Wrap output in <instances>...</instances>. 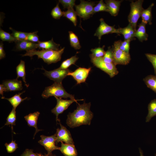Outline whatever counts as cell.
I'll use <instances>...</instances> for the list:
<instances>
[{
    "label": "cell",
    "instance_id": "obj_1",
    "mask_svg": "<svg viewBox=\"0 0 156 156\" xmlns=\"http://www.w3.org/2000/svg\"><path fill=\"white\" fill-rule=\"evenodd\" d=\"M77 103L76 109L67 115L66 123L72 128L82 125H90L93 116V114L90 110V103H87L84 102L82 104Z\"/></svg>",
    "mask_w": 156,
    "mask_h": 156
},
{
    "label": "cell",
    "instance_id": "obj_2",
    "mask_svg": "<svg viewBox=\"0 0 156 156\" xmlns=\"http://www.w3.org/2000/svg\"><path fill=\"white\" fill-rule=\"evenodd\" d=\"M64 49L65 47H63L58 51L44 49L39 51L35 49L26 52L22 56H29L32 57L34 55H36L38 59L41 58L45 62L50 64L56 63L61 60Z\"/></svg>",
    "mask_w": 156,
    "mask_h": 156
},
{
    "label": "cell",
    "instance_id": "obj_3",
    "mask_svg": "<svg viewBox=\"0 0 156 156\" xmlns=\"http://www.w3.org/2000/svg\"><path fill=\"white\" fill-rule=\"evenodd\" d=\"M42 97L44 99H47L54 96L59 98H67L76 100L74 95L70 94L65 90L62 83L55 82L51 86L45 88L42 94Z\"/></svg>",
    "mask_w": 156,
    "mask_h": 156
},
{
    "label": "cell",
    "instance_id": "obj_4",
    "mask_svg": "<svg viewBox=\"0 0 156 156\" xmlns=\"http://www.w3.org/2000/svg\"><path fill=\"white\" fill-rule=\"evenodd\" d=\"M143 0H138L135 1H131L130 3L131 10L128 16L129 23L136 30L137 23L144 9L142 6Z\"/></svg>",
    "mask_w": 156,
    "mask_h": 156
},
{
    "label": "cell",
    "instance_id": "obj_5",
    "mask_svg": "<svg viewBox=\"0 0 156 156\" xmlns=\"http://www.w3.org/2000/svg\"><path fill=\"white\" fill-rule=\"evenodd\" d=\"M119 40L115 41L113 46V63L117 64L127 65L131 60L129 53H127L120 49L119 47Z\"/></svg>",
    "mask_w": 156,
    "mask_h": 156
},
{
    "label": "cell",
    "instance_id": "obj_6",
    "mask_svg": "<svg viewBox=\"0 0 156 156\" xmlns=\"http://www.w3.org/2000/svg\"><path fill=\"white\" fill-rule=\"evenodd\" d=\"M91 60L95 66L107 73L111 78L114 77L118 73L116 65L113 63L105 62L103 57L91 58Z\"/></svg>",
    "mask_w": 156,
    "mask_h": 156
},
{
    "label": "cell",
    "instance_id": "obj_7",
    "mask_svg": "<svg viewBox=\"0 0 156 156\" xmlns=\"http://www.w3.org/2000/svg\"><path fill=\"white\" fill-rule=\"evenodd\" d=\"M95 4L93 2L81 0L80 4L75 5L77 15L83 20L88 19L93 15L94 8Z\"/></svg>",
    "mask_w": 156,
    "mask_h": 156
},
{
    "label": "cell",
    "instance_id": "obj_8",
    "mask_svg": "<svg viewBox=\"0 0 156 156\" xmlns=\"http://www.w3.org/2000/svg\"><path fill=\"white\" fill-rule=\"evenodd\" d=\"M59 122L60 128L57 129L55 133L56 137L55 144H57L60 142H64L66 144L74 145V142L69 131L61 124L60 122Z\"/></svg>",
    "mask_w": 156,
    "mask_h": 156
},
{
    "label": "cell",
    "instance_id": "obj_9",
    "mask_svg": "<svg viewBox=\"0 0 156 156\" xmlns=\"http://www.w3.org/2000/svg\"><path fill=\"white\" fill-rule=\"evenodd\" d=\"M44 70V75L51 80L59 83H62V80L68 76L70 70L68 69H64L60 68L52 70L47 71L42 69Z\"/></svg>",
    "mask_w": 156,
    "mask_h": 156
},
{
    "label": "cell",
    "instance_id": "obj_10",
    "mask_svg": "<svg viewBox=\"0 0 156 156\" xmlns=\"http://www.w3.org/2000/svg\"><path fill=\"white\" fill-rule=\"evenodd\" d=\"M55 97L57 100V104L55 107L51 110V111L56 115L57 122V121L60 122V120L58 118L59 115L62 113L71 104L74 102L77 103V101L78 100H74L71 99L64 100L56 97Z\"/></svg>",
    "mask_w": 156,
    "mask_h": 156
},
{
    "label": "cell",
    "instance_id": "obj_11",
    "mask_svg": "<svg viewBox=\"0 0 156 156\" xmlns=\"http://www.w3.org/2000/svg\"><path fill=\"white\" fill-rule=\"evenodd\" d=\"M40 137L41 139L38 141V142L44 147L47 152V154H51L54 150H60V147L56 146L55 143L56 139L55 134L50 136L42 135Z\"/></svg>",
    "mask_w": 156,
    "mask_h": 156
},
{
    "label": "cell",
    "instance_id": "obj_12",
    "mask_svg": "<svg viewBox=\"0 0 156 156\" xmlns=\"http://www.w3.org/2000/svg\"><path fill=\"white\" fill-rule=\"evenodd\" d=\"M100 24L97 28L94 36L98 37L100 40L102 36L105 34L110 33H116L119 34L118 29H116L114 26L108 25L104 21V19L101 18L100 19Z\"/></svg>",
    "mask_w": 156,
    "mask_h": 156
},
{
    "label": "cell",
    "instance_id": "obj_13",
    "mask_svg": "<svg viewBox=\"0 0 156 156\" xmlns=\"http://www.w3.org/2000/svg\"><path fill=\"white\" fill-rule=\"evenodd\" d=\"M91 69V67H79L73 72H69L68 76L72 77L76 81L77 84H80L86 81Z\"/></svg>",
    "mask_w": 156,
    "mask_h": 156
},
{
    "label": "cell",
    "instance_id": "obj_14",
    "mask_svg": "<svg viewBox=\"0 0 156 156\" xmlns=\"http://www.w3.org/2000/svg\"><path fill=\"white\" fill-rule=\"evenodd\" d=\"M2 84L5 88L6 92L21 90L23 88L22 81L17 79L4 81Z\"/></svg>",
    "mask_w": 156,
    "mask_h": 156
},
{
    "label": "cell",
    "instance_id": "obj_15",
    "mask_svg": "<svg viewBox=\"0 0 156 156\" xmlns=\"http://www.w3.org/2000/svg\"><path fill=\"white\" fill-rule=\"evenodd\" d=\"M16 43V49L18 50H25L27 52L38 48L37 43L26 40L17 41Z\"/></svg>",
    "mask_w": 156,
    "mask_h": 156
},
{
    "label": "cell",
    "instance_id": "obj_16",
    "mask_svg": "<svg viewBox=\"0 0 156 156\" xmlns=\"http://www.w3.org/2000/svg\"><path fill=\"white\" fill-rule=\"evenodd\" d=\"M40 114L39 112H36L31 113L24 117V118L27 122L28 125L30 127H34L36 129V131L34 135V137L36 133L42 130L39 129L37 126V120Z\"/></svg>",
    "mask_w": 156,
    "mask_h": 156
},
{
    "label": "cell",
    "instance_id": "obj_17",
    "mask_svg": "<svg viewBox=\"0 0 156 156\" xmlns=\"http://www.w3.org/2000/svg\"><path fill=\"white\" fill-rule=\"evenodd\" d=\"M122 0H107L105 2L108 7L109 12L113 16H116L119 11L120 6Z\"/></svg>",
    "mask_w": 156,
    "mask_h": 156
},
{
    "label": "cell",
    "instance_id": "obj_18",
    "mask_svg": "<svg viewBox=\"0 0 156 156\" xmlns=\"http://www.w3.org/2000/svg\"><path fill=\"white\" fill-rule=\"evenodd\" d=\"M119 34H122L125 40H130L131 41L134 38L135 30L131 24L124 28L118 29Z\"/></svg>",
    "mask_w": 156,
    "mask_h": 156
},
{
    "label": "cell",
    "instance_id": "obj_19",
    "mask_svg": "<svg viewBox=\"0 0 156 156\" xmlns=\"http://www.w3.org/2000/svg\"><path fill=\"white\" fill-rule=\"evenodd\" d=\"M60 150L65 156H77V150L74 145L64 144L61 142Z\"/></svg>",
    "mask_w": 156,
    "mask_h": 156
},
{
    "label": "cell",
    "instance_id": "obj_20",
    "mask_svg": "<svg viewBox=\"0 0 156 156\" xmlns=\"http://www.w3.org/2000/svg\"><path fill=\"white\" fill-rule=\"evenodd\" d=\"M60 44L54 42L53 38L50 40L46 41H40L37 43L38 48L39 49L58 51L60 50Z\"/></svg>",
    "mask_w": 156,
    "mask_h": 156
},
{
    "label": "cell",
    "instance_id": "obj_21",
    "mask_svg": "<svg viewBox=\"0 0 156 156\" xmlns=\"http://www.w3.org/2000/svg\"><path fill=\"white\" fill-rule=\"evenodd\" d=\"M146 24L142 22L139 25V27L135 31L134 37L137 38L141 42L148 40V35L146 33Z\"/></svg>",
    "mask_w": 156,
    "mask_h": 156
},
{
    "label": "cell",
    "instance_id": "obj_22",
    "mask_svg": "<svg viewBox=\"0 0 156 156\" xmlns=\"http://www.w3.org/2000/svg\"><path fill=\"white\" fill-rule=\"evenodd\" d=\"M154 5V3H152L146 9H144L141 15L142 21L146 24L148 23L149 25L152 24L151 21L152 18V9Z\"/></svg>",
    "mask_w": 156,
    "mask_h": 156
},
{
    "label": "cell",
    "instance_id": "obj_23",
    "mask_svg": "<svg viewBox=\"0 0 156 156\" xmlns=\"http://www.w3.org/2000/svg\"><path fill=\"white\" fill-rule=\"evenodd\" d=\"M25 92L19 93L18 94H16L14 95L10 98H5L4 96L1 97L2 99H5L8 100L13 106V108L16 109L17 106L24 100L27 99L26 97L22 99L21 96V95Z\"/></svg>",
    "mask_w": 156,
    "mask_h": 156
},
{
    "label": "cell",
    "instance_id": "obj_24",
    "mask_svg": "<svg viewBox=\"0 0 156 156\" xmlns=\"http://www.w3.org/2000/svg\"><path fill=\"white\" fill-rule=\"evenodd\" d=\"M16 70L17 75L16 79H18L19 77H21L25 83V85L28 87V85L26 83L25 80L26 73L25 62L21 60L19 64L16 66Z\"/></svg>",
    "mask_w": 156,
    "mask_h": 156
},
{
    "label": "cell",
    "instance_id": "obj_25",
    "mask_svg": "<svg viewBox=\"0 0 156 156\" xmlns=\"http://www.w3.org/2000/svg\"><path fill=\"white\" fill-rule=\"evenodd\" d=\"M148 113L146 117V122H148L153 117L156 116V99L151 101L148 107Z\"/></svg>",
    "mask_w": 156,
    "mask_h": 156
},
{
    "label": "cell",
    "instance_id": "obj_26",
    "mask_svg": "<svg viewBox=\"0 0 156 156\" xmlns=\"http://www.w3.org/2000/svg\"><path fill=\"white\" fill-rule=\"evenodd\" d=\"M147 87L156 93V75H150L143 80Z\"/></svg>",
    "mask_w": 156,
    "mask_h": 156
},
{
    "label": "cell",
    "instance_id": "obj_27",
    "mask_svg": "<svg viewBox=\"0 0 156 156\" xmlns=\"http://www.w3.org/2000/svg\"><path fill=\"white\" fill-rule=\"evenodd\" d=\"M63 12V16L70 20L76 26L77 22V15L76 12L74 10L73 8H69L66 11Z\"/></svg>",
    "mask_w": 156,
    "mask_h": 156
},
{
    "label": "cell",
    "instance_id": "obj_28",
    "mask_svg": "<svg viewBox=\"0 0 156 156\" xmlns=\"http://www.w3.org/2000/svg\"><path fill=\"white\" fill-rule=\"evenodd\" d=\"M69 39L70 45L76 50L80 49L81 46L77 36L73 32L68 31Z\"/></svg>",
    "mask_w": 156,
    "mask_h": 156
},
{
    "label": "cell",
    "instance_id": "obj_29",
    "mask_svg": "<svg viewBox=\"0 0 156 156\" xmlns=\"http://www.w3.org/2000/svg\"><path fill=\"white\" fill-rule=\"evenodd\" d=\"M10 29L12 31L11 35L17 41L26 40L30 33L17 31L10 27Z\"/></svg>",
    "mask_w": 156,
    "mask_h": 156
},
{
    "label": "cell",
    "instance_id": "obj_30",
    "mask_svg": "<svg viewBox=\"0 0 156 156\" xmlns=\"http://www.w3.org/2000/svg\"><path fill=\"white\" fill-rule=\"evenodd\" d=\"M104 47L105 46H103L101 47H99L91 49L90 51L92 54L90 55V58L103 57L105 53L104 49Z\"/></svg>",
    "mask_w": 156,
    "mask_h": 156
},
{
    "label": "cell",
    "instance_id": "obj_31",
    "mask_svg": "<svg viewBox=\"0 0 156 156\" xmlns=\"http://www.w3.org/2000/svg\"><path fill=\"white\" fill-rule=\"evenodd\" d=\"M79 58L76 55L72 56L64 61L62 63L60 68L64 69H68L72 64H74Z\"/></svg>",
    "mask_w": 156,
    "mask_h": 156
},
{
    "label": "cell",
    "instance_id": "obj_32",
    "mask_svg": "<svg viewBox=\"0 0 156 156\" xmlns=\"http://www.w3.org/2000/svg\"><path fill=\"white\" fill-rule=\"evenodd\" d=\"M0 38L3 41H6L11 42H15L17 41L9 33L1 29H0Z\"/></svg>",
    "mask_w": 156,
    "mask_h": 156
},
{
    "label": "cell",
    "instance_id": "obj_33",
    "mask_svg": "<svg viewBox=\"0 0 156 156\" xmlns=\"http://www.w3.org/2000/svg\"><path fill=\"white\" fill-rule=\"evenodd\" d=\"M15 109L13 108L12 111L8 116L5 125H11L12 127L15 125L16 120Z\"/></svg>",
    "mask_w": 156,
    "mask_h": 156
},
{
    "label": "cell",
    "instance_id": "obj_34",
    "mask_svg": "<svg viewBox=\"0 0 156 156\" xmlns=\"http://www.w3.org/2000/svg\"><path fill=\"white\" fill-rule=\"evenodd\" d=\"M105 11L109 12L107 5L104 3L103 0H100L98 3L94 8L93 14L98 12Z\"/></svg>",
    "mask_w": 156,
    "mask_h": 156
},
{
    "label": "cell",
    "instance_id": "obj_35",
    "mask_svg": "<svg viewBox=\"0 0 156 156\" xmlns=\"http://www.w3.org/2000/svg\"><path fill=\"white\" fill-rule=\"evenodd\" d=\"M103 60L105 62L113 63V49L112 47H109L107 50L105 51L104 56L103 57Z\"/></svg>",
    "mask_w": 156,
    "mask_h": 156
},
{
    "label": "cell",
    "instance_id": "obj_36",
    "mask_svg": "<svg viewBox=\"0 0 156 156\" xmlns=\"http://www.w3.org/2000/svg\"><path fill=\"white\" fill-rule=\"evenodd\" d=\"M51 14L52 17L55 19H59L63 16V12L62 11L59 6V3L52 10Z\"/></svg>",
    "mask_w": 156,
    "mask_h": 156
},
{
    "label": "cell",
    "instance_id": "obj_37",
    "mask_svg": "<svg viewBox=\"0 0 156 156\" xmlns=\"http://www.w3.org/2000/svg\"><path fill=\"white\" fill-rule=\"evenodd\" d=\"M131 41L130 40H125L122 41L119 40V47L120 49L124 51L129 53Z\"/></svg>",
    "mask_w": 156,
    "mask_h": 156
},
{
    "label": "cell",
    "instance_id": "obj_38",
    "mask_svg": "<svg viewBox=\"0 0 156 156\" xmlns=\"http://www.w3.org/2000/svg\"><path fill=\"white\" fill-rule=\"evenodd\" d=\"M75 0H60L59 2L60 3L64 8H73L75 5Z\"/></svg>",
    "mask_w": 156,
    "mask_h": 156
},
{
    "label": "cell",
    "instance_id": "obj_39",
    "mask_svg": "<svg viewBox=\"0 0 156 156\" xmlns=\"http://www.w3.org/2000/svg\"><path fill=\"white\" fill-rule=\"evenodd\" d=\"M5 146L6 147L7 152L10 153L13 152L18 147L15 141H13V140L9 144L5 143Z\"/></svg>",
    "mask_w": 156,
    "mask_h": 156
},
{
    "label": "cell",
    "instance_id": "obj_40",
    "mask_svg": "<svg viewBox=\"0 0 156 156\" xmlns=\"http://www.w3.org/2000/svg\"><path fill=\"white\" fill-rule=\"evenodd\" d=\"M38 32V31H36L30 33L26 40L33 42L38 43L40 41L37 34Z\"/></svg>",
    "mask_w": 156,
    "mask_h": 156
},
{
    "label": "cell",
    "instance_id": "obj_41",
    "mask_svg": "<svg viewBox=\"0 0 156 156\" xmlns=\"http://www.w3.org/2000/svg\"><path fill=\"white\" fill-rule=\"evenodd\" d=\"M145 55L148 60L153 65L155 73L156 75V55L147 53L145 54Z\"/></svg>",
    "mask_w": 156,
    "mask_h": 156
},
{
    "label": "cell",
    "instance_id": "obj_42",
    "mask_svg": "<svg viewBox=\"0 0 156 156\" xmlns=\"http://www.w3.org/2000/svg\"><path fill=\"white\" fill-rule=\"evenodd\" d=\"M21 156H37V155L36 153L33 152L32 150L27 149L25 150Z\"/></svg>",
    "mask_w": 156,
    "mask_h": 156
},
{
    "label": "cell",
    "instance_id": "obj_43",
    "mask_svg": "<svg viewBox=\"0 0 156 156\" xmlns=\"http://www.w3.org/2000/svg\"><path fill=\"white\" fill-rule=\"evenodd\" d=\"M5 53L3 47V44L2 42L0 43V59L1 60L5 57Z\"/></svg>",
    "mask_w": 156,
    "mask_h": 156
},
{
    "label": "cell",
    "instance_id": "obj_44",
    "mask_svg": "<svg viewBox=\"0 0 156 156\" xmlns=\"http://www.w3.org/2000/svg\"><path fill=\"white\" fill-rule=\"evenodd\" d=\"M6 92V89L5 87L3 84L0 85V94L2 95V97L3 96V93L4 92Z\"/></svg>",
    "mask_w": 156,
    "mask_h": 156
},
{
    "label": "cell",
    "instance_id": "obj_45",
    "mask_svg": "<svg viewBox=\"0 0 156 156\" xmlns=\"http://www.w3.org/2000/svg\"><path fill=\"white\" fill-rule=\"evenodd\" d=\"M140 156H144L143 155V152L142 149L140 148H139Z\"/></svg>",
    "mask_w": 156,
    "mask_h": 156
},
{
    "label": "cell",
    "instance_id": "obj_46",
    "mask_svg": "<svg viewBox=\"0 0 156 156\" xmlns=\"http://www.w3.org/2000/svg\"><path fill=\"white\" fill-rule=\"evenodd\" d=\"M37 156H48L47 154H45L44 155H43L40 153H36Z\"/></svg>",
    "mask_w": 156,
    "mask_h": 156
},
{
    "label": "cell",
    "instance_id": "obj_47",
    "mask_svg": "<svg viewBox=\"0 0 156 156\" xmlns=\"http://www.w3.org/2000/svg\"><path fill=\"white\" fill-rule=\"evenodd\" d=\"M47 155L48 156H56L55 155L53 154L52 153L50 154H47Z\"/></svg>",
    "mask_w": 156,
    "mask_h": 156
},
{
    "label": "cell",
    "instance_id": "obj_48",
    "mask_svg": "<svg viewBox=\"0 0 156 156\" xmlns=\"http://www.w3.org/2000/svg\"><path fill=\"white\" fill-rule=\"evenodd\" d=\"M155 156H156V154H155Z\"/></svg>",
    "mask_w": 156,
    "mask_h": 156
}]
</instances>
